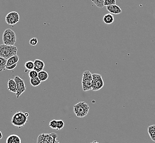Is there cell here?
Wrapping results in <instances>:
<instances>
[{"instance_id": "6da1fadb", "label": "cell", "mask_w": 155, "mask_h": 143, "mask_svg": "<svg viewBox=\"0 0 155 143\" xmlns=\"http://www.w3.org/2000/svg\"><path fill=\"white\" fill-rule=\"evenodd\" d=\"M29 116V113L28 112L24 113L22 111L17 112L12 117L11 121L12 125L21 128L27 123Z\"/></svg>"}, {"instance_id": "7a4b0ae2", "label": "cell", "mask_w": 155, "mask_h": 143, "mask_svg": "<svg viewBox=\"0 0 155 143\" xmlns=\"http://www.w3.org/2000/svg\"><path fill=\"white\" fill-rule=\"evenodd\" d=\"M89 110V105L84 101L79 102L73 106V111L75 115L79 118H83L87 116Z\"/></svg>"}, {"instance_id": "3957f363", "label": "cell", "mask_w": 155, "mask_h": 143, "mask_svg": "<svg viewBox=\"0 0 155 143\" xmlns=\"http://www.w3.org/2000/svg\"><path fill=\"white\" fill-rule=\"evenodd\" d=\"M18 49L15 45H0V56L8 60L9 58L17 55Z\"/></svg>"}, {"instance_id": "277c9868", "label": "cell", "mask_w": 155, "mask_h": 143, "mask_svg": "<svg viewBox=\"0 0 155 143\" xmlns=\"http://www.w3.org/2000/svg\"><path fill=\"white\" fill-rule=\"evenodd\" d=\"M82 89L84 91H87L92 90L93 86V74L89 71L84 72L82 77Z\"/></svg>"}, {"instance_id": "5b68a950", "label": "cell", "mask_w": 155, "mask_h": 143, "mask_svg": "<svg viewBox=\"0 0 155 143\" xmlns=\"http://www.w3.org/2000/svg\"><path fill=\"white\" fill-rule=\"evenodd\" d=\"M4 44L13 46L17 41V36L15 32L11 29H7L4 31L2 36Z\"/></svg>"}, {"instance_id": "8992f818", "label": "cell", "mask_w": 155, "mask_h": 143, "mask_svg": "<svg viewBox=\"0 0 155 143\" xmlns=\"http://www.w3.org/2000/svg\"><path fill=\"white\" fill-rule=\"evenodd\" d=\"M58 137V134L55 133H51L50 134L42 133L38 136L37 143H53L54 139L57 138Z\"/></svg>"}, {"instance_id": "52a82bcc", "label": "cell", "mask_w": 155, "mask_h": 143, "mask_svg": "<svg viewBox=\"0 0 155 143\" xmlns=\"http://www.w3.org/2000/svg\"><path fill=\"white\" fill-rule=\"evenodd\" d=\"M104 86V81L101 75L100 74H93V86L92 90L94 91H98Z\"/></svg>"}, {"instance_id": "ba28073f", "label": "cell", "mask_w": 155, "mask_h": 143, "mask_svg": "<svg viewBox=\"0 0 155 143\" xmlns=\"http://www.w3.org/2000/svg\"><path fill=\"white\" fill-rule=\"evenodd\" d=\"M14 80L15 81L17 86V91L15 93L16 96L17 98H19L20 96L26 90V86L23 79L19 77L18 75H16L14 78Z\"/></svg>"}, {"instance_id": "9c48e42d", "label": "cell", "mask_w": 155, "mask_h": 143, "mask_svg": "<svg viewBox=\"0 0 155 143\" xmlns=\"http://www.w3.org/2000/svg\"><path fill=\"white\" fill-rule=\"evenodd\" d=\"M20 19L18 12H11L6 17V23L11 25H13L19 22Z\"/></svg>"}, {"instance_id": "30bf717a", "label": "cell", "mask_w": 155, "mask_h": 143, "mask_svg": "<svg viewBox=\"0 0 155 143\" xmlns=\"http://www.w3.org/2000/svg\"><path fill=\"white\" fill-rule=\"evenodd\" d=\"M106 9L110 13L113 15H119L122 12V9L117 5L106 6Z\"/></svg>"}, {"instance_id": "8fae6325", "label": "cell", "mask_w": 155, "mask_h": 143, "mask_svg": "<svg viewBox=\"0 0 155 143\" xmlns=\"http://www.w3.org/2000/svg\"><path fill=\"white\" fill-rule=\"evenodd\" d=\"M34 70L39 73V72L43 71L45 67V63L41 60L36 59L34 61Z\"/></svg>"}, {"instance_id": "7c38bea8", "label": "cell", "mask_w": 155, "mask_h": 143, "mask_svg": "<svg viewBox=\"0 0 155 143\" xmlns=\"http://www.w3.org/2000/svg\"><path fill=\"white\" fill-rule=\"evenodd\" d=\"M6 143H21V138L16 134H11L6 139Z\"/></svg>"}, {"instance_id": "4fadbf2b", "label": "cell", "mask_w": 155, "mask_h": 143, "mask_svg": "<svg viewBox=\"0 0 155 143\" xmlns=\"http://www.w3.org/2000/svg\"><path fill=\"white\" fill-rule=\"evenodd\" d=\"M8 89L10 92L16 93L17 91V86L14 79H9L8 81Z\"/></svg>"}, {"instance_id": "5bb4252c", "label": "cell", "mask_w": 155, "mask_h": 143, "mask_svg": "<svg viewBox=\"0 0 155 143\" xmlns=\"http://www.w3.org/2000/svg\"><path fill=\"white\" fill-rule=\"evenodd\" d=\"M114 17L111 13H107L104 16L103 21L105 24H111L114 22Z\"/></svg>"}, {"instance_id": "9a60e30c", "label": "cell", "mask_w": 155, "mask_h": 143, "mask_svg": "<svg viewBox=\"0 0 155 143\" xmlns=\"http://www.w3.org/2000/svg\"><path fill=\"white\" fill-rule=\"evenodd\" d=\"M19 60V57L17 55H15V56H13L9 58L7 61V64H6V66H11L13 65H15V63H17L18 61Z\"/></svg>"}, {"instance_id": "2e32d148", "label": "cell", "mask_w": 155, "mask_h": 143, "mask_svg": "<svg viewBox=\"0 0 155 143\" xmlns=\"http://www.w3.org/2000/svg\"><path fill=\"white\" fill-rule=\"evenodd\" d=\"M38 77L41 81H47L48 78V74L46 71H41L38 73Z\"/></svg>"}, {"instance_id": "e0dca14e", "label": "cell", "mask_w": 155, "mask_h": 143, "mask_svg": "<svg viewBox=\"0 0 155 143\" xmlns=\"http://www.w3.org/2000/svg\"><path fill=\"white\" fill-rule=\"evenodd\" d=\"M148 133L151 140L155 142V125H151L148 127Z\"/></svg>"}, {"instance_id": "ac0fdd59", "label": "cell", "mask_w": 155, "mask_h": 143, "mask_svg": "<svg viewBox=\"0 0 155 143\" xmlns=\"http://www.w3.org/2000/svg\"><path fill=\"white\" fill-rule=\"evenodd\" d=\"M30 84L34 87H38L41 83V81H40L38 77L34 78H30Z\"/></svg>"}, {"instance_id": "d6986e66", "label": "cell", "mask_w": 155, "mask_h": 143, "mask_svg": "<svg viewBox=\"0 0 155 143\" xmlns=\"http://www.w3.org/2000/svg\"><path fill=\"white\" fill-rule=\"evenodd\" d=\"M7 60L0 56V72H2L6 69V64Z\"/></svg>"}, {"instance_id": "ffe728a7", "label": "cell", "mask_w": 155, "mask_h": 143, "mask_svg": "<svg viewBox=\"0 0 155 143\" xmlns=\"http://www.w3.org/2000/svg\"><path fill=\"white\" fill-rule=\"evenodd\" d=\"M34 62L32 61H28L25 63V68L27 71H31L34 69Z\"/></svg>"}, {"instance_id": "44dd1931", "label": "cell", "mask_w": 155, "mask_h": 143, "mask_svg": "<svg viewBox=\"0 0 155 143\" xmlns=\"http://www.w3.org/2000/svg\"><path fill=\"white\" fill-rule=\"evenodd\" d=\"M91 1L99 8H102L104 7V0H91Z\"/></svg>"}, {"instance_id": "7402d4cb", "label": "cell", "mask_w": 155, "mask_h": 143, "mask_svg": "<svg viewBox=\"0 0 155 143\" xmlns=\"http://www.w3.org/2000/svg\"><path fill=\"white\" fill-rule=\"evenodd\" d=\"M64 126V122L62 120H57V128L56 130L60 131L62 129Z\"/></svg>"}, {"instance_id": "603a6c76", "label": "cell", "mask_w": 155, "mask_h": 143, "mask_svg": "<svg viewBox=\"0 0 155 143\" xmlns=\"http://www.w3.org/2000/svg\"><path fill=\"white\" fill-rule=\"evenodd\" d=\"M57 120L56 119H53L49 123V127L52 129H56L57 128Z\"/></svg>"}, {"instance_id": "cb8c5ba5", "label": "cell", "mask_w": 155, "mask_h": 143, "mask_svg": "<svg viewBox=\"0 0 155 143\" xmlns=\"http://www.w3.org/2000/svg\"><path fill=\"white\" fill-rule=\"evenodd\" d=\"M116 0H104V6H110L116 5Z\"/></svg>"}, {"instance_id": "d4e9b609", "label": "cell", "mask_w": 155, "mask_h": 143, "mask_svg": "<svg viewBox=\"0 0 155 143\" xmlns=\"http://www.w3.org/2000/svg\"><path fill=\"white\" fill-rule=\"evenodd\" d=\"M38 72L35 70L30 71L29 73V77L30 78H34L38 77Z\"/></svg>"}, {"instance_id": "484cf974", "label": "cell", "mask_w": 155, "mask_h": 143, "mask_svg": "<svg viewBox=\"0 0 155 143\" xmlns=\"http://www.w3.org/2000/svg\"><path fill=\"white\" fill-rule=\"evenodd\" d=\"M38 44V40L36 38H33L29 40V44L31 46H36Z\"/></svg>"}, {"instance_id": "4316f807", "label": "cell", "mask_w": 155, "mask_h": 143, "mask_svg": "<svg viewBox=\"0 0 155 143\" xmlns=\"http://www.w3.org/2000/svg\"><path fill=\"white\" fill-rule=\"evenodd\" d=\"M17 66V63H15V65H13L11 66H8V67L6 66V69L7 70H9V71H12V70H13Z\"/></svg>"}, {"instance_id": "83f0119b", "label": "cell", "mask_w": 155, "mask_h": 143, "mask_svg": "<svg viewBox=\"0 0 155 143\" xmlns=\"http://www.w3.org/2000/svg\"><path fill=\"white\" fill-rule=\"evenodd\" d=\"M3 138V134L2 133L1 131H0V140Z\"/></svg>"}, {"instance_id": "f1b7e54d", "label": "cell", "mask_w": 155, "mask_h": 143, "mask_svg": "<svg viewBox=\"0 0 155 143\" xmlns=\"http://www.w3.org/2000/svg\"><path fill=\"white\" fill-rule=\"evenodd\" d=\"M91 143H100L97 142V141H93V142H91Z\"/></svg>"}, {"instance_id": "f546056e", "label": "cell", "mask_w": 155, "mask_h": 143, "mask_svg": "<svg viewBox=\"0 0 155 143\" xmlns=\"http://www.w3.org/2000/svg\"><path fill=\"white\" fill-rule=\"evenodd\" d=\"M60 143V142L56 139V140H55V143Z\"/></svg>"}, {"instance_id": "4dcf8cb0", "label": "cell", "mask_w": 155, "mask_h": 143, "mask_svg": "<svg viewBox=\"0 0 155 143\" xmlns=\"http://www.w3.org/2000/svg\"><path fill=\"white\" fill-rule=\"evenodd\" d=\"M56 139H57V138H56V139H54V143H55V140H56Z\"/></svg>"}]
</instances>
